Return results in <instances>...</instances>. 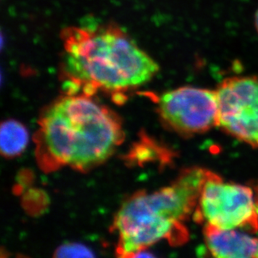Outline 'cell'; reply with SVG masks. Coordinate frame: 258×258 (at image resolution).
I'll list each match as a JSON object with an SVG mask.
<instances>
[{
	"mask_svg": "<svg viewBox=\"0 0 258 258\" xmlns=\"http://www.w3.org/2000/svg\"><path fill=\"white\" fill-rule=\"evenodd\" d=\"M40 136L44 150L56 163L86 169L112 155L122 129L114 114L87 94H71L44 112Z\"/></svg>",
	"mask_w": 258,
	"mask_h": 258,
	"instance_id": "3957f363",
	"label": "cell"
},
{
	"mask_svg": "<svg viewBox=\"0 0 258 258\" xmlns=\"http://www.w3.org/2000/svg\"><path fill=\"white\" fill-rule=\"evenodd\" d=\"M218 126L258 148V78L233 77L217 90Z\"/></svg>",
	"mask_w": 258,
	"mask_h": 258,
	"instance_id": "5b68a950",
	"label": "cell"
},
{
	"mask_svg": "<svg viewBox=\"0 0 258 258\" xmlns=\"http://www.w3.org/2000/svg\"><path fill=\"white\" fill-rule=\"evenodd\" d=\"M194 218L221 229L258 231V208L252 190L223 182L214 172L202 189Z\"/></svg>",
	"mask_w": 258,
	"mask_h": 258,
	"instance_id": "277c9868",
	"label": "cell"
},
{
	"mask_svg": "<svg viewBox=\"0 0 258 258\" xmlns=\"http://www.w3.org/2000/svg\"><path fill=\"white\" fill-rule=\"evenodd\" d=\"M255 25H256V30L258 32V10L256 15H255Z\"/></svg>",
	"mask_w": 258,
	"mask_h": 258,
	"instance_id": "30bf717a",
	"label": "cell"
},
{
	"mask_svg": "<svg viewBox=\"0 0 258 258\" xmlns=\"http://www.w3.org/2000/svg\"><path fill=\"white\" fill-rule=\"evenodd\" d=\"M55 256L58 257H89L94 256L87 246L78 243L64 244L59 246Z\"/></svg>",
	"mask_w": 258,
	"mask_h": 258,
	"instance_id": "9c48e42d",
	"label": "cell"
},
{
	"mask_svg": "<svg viewBox=\"0 0 258 258\" xmlns=\"http://www.w3.org/2000/svg\"><path fill=\"white\" fill-rule=\"evenodd\" d=\"M205 242L216 257H258V238L234 230L206 224Z\"/></svg>",
	"mask_w": 258,
	"mask_h": 258,
	"instance_id": "52a82bcc",
	"label": "cell"
},
{
	"mask_svg": "<svg viewBox=\"0 0 258 258\" xmlns=\"http://www.w3.org/2000/svg\"><path fill=\"white\" fill-rule=\"evenodd\" d=\"M212 173L200 167L186 169L170 186L138 194L124 202L114 222L119 256H136L162 239L174 243L186 241L182 222L198 207Z\"/></svg>",
	"mask_w": 258,
	"mask_h": 258,
	"instance_id": "7a4b0ae2",
	"label": "cell"
},
{
	"mask_svg": "<svg viewBox=\"0 0 258 258\" xmlns=\"http://www.w3.org/2000/svg\"><path fill=\"white\" fill-rule=\"evenodd\" d=\"M256 206H257V208H258V187H257V198H256Z\"/></svg>",
	"mask_w": 258,
	"mask_h": 258,
	"instance_id": "8fae6325",
	"label": "cell"
},
{
	"mask_svg": "<svg viewBox=\"0 0 258 258\" xmlns=\"http://www.w3.org/2000/svg\"><path fill=\"white\" fill-rule=\"evenodd\" d=\"M158 109L165 123L180 134H201L218 126L216 90L178 88L160 96Z\"/></svg>",
	"mask_w": 258,
	"mask_h": 258,
	"instance_id": "8992f818",
	"label": "cell"
},
{
	"mask_svg": "<svg viewBox=\"0 0 258 258\" xmlns=\"http://www.w3.org/2000/svg\"><path fill=\"white\" fill-rule=\"evenodd\" d=\"M29 142L26 127L15 119L3 122L0 130L1 153L8 158L20 156L25 151Z\"/></svg>",
	"mask_w": 258,
	"mask_h": 258,
	"instance_id": "ba28073f",
	"label": "cell"
},
{
	"mask_svg": "<svg viewBox=\"0 0 258 258\" xmlns=\"http://www.w3.org/2000/svg\"><path fill=\"white\" fill-rule=\"evenodd\" d=\"M62 70L69 86L124 91L147 83L158 63L114 24L70 26L61 31Z\"/></svg>",
	"mask_w": 258,
	"mask_h": 258,
	"instance_id": "6da1fadb",
	"label": "cell"
}]
</instances>
